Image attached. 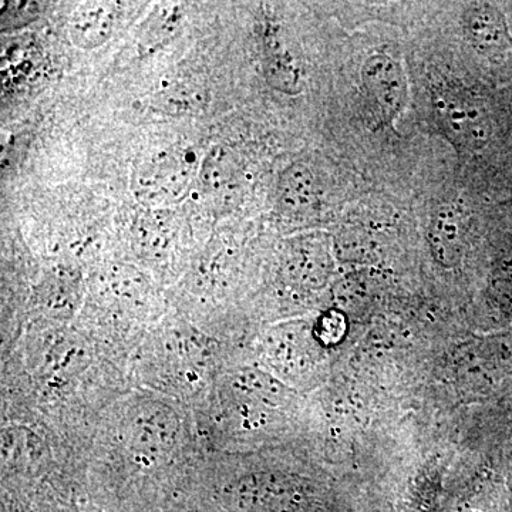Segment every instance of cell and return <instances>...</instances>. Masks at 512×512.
I'll return each mask as SVG.
<instances>
[{
	"label": "cell",
	"instance_id": "cell-1",
	"mask_svg": "<svg viewBox=\"0 0 512 512\" xmlns=\"http://www.w3.org/2000/svg\"><path fill=\"white\" fill-rule=\"evenodd\" d=\"M190 441L183 414L161 397L137 394L120 402L109 423V446L123 466H173Z\"/></svg>",
	"mask_w": 512,
	"mask_h": 512
},
{
	"label": "cell",
	"instance_id": "cell-2",
	"mask_svg": "<svg viewBox=\"0 0 512 512\" xmlns=\"http://www.w3.org/2000/svg\"><path fill=\"white\" fill-rule=\"evenodd\" d=\"M221 349L191 330H171L141 348L138 375L154 390L180 399L200 400L224 370Z\"/></svg>",
	"mask_w": 512,
	"mask_h": 512
},
{
	"label": "cell",
	"instance_id": "cell-3",
	"mask_svg": "<svg viewBox=\"0 0 512 512\" xmlns=\"http://www.w3.org/2000/svg\"><path fill=\"white\" fill-rule=\"evenodd\" d=\"M433 107L441 131L464 150H481L493 136L490 113L483 100L463 87L437 90Z\"/></svg>",
	"mask_w": 512,
	"mask_h": 512
},
{
	"label": "cell",
	"instance_id": "cell-4",
	"mask_svg": "<svg viewBox=\"0 0 512 512\" xmlns=\"http://www.w3.org/2000/svg\"><path fill=\"white\" fill-rule=\"evenodd\" d=\"M222 504L237 512L291 511L302 497L291 481L274 474L254 473L221 485Z\"/></svg>",
	"mask_w": 512,
	"mask_h": 512
},
{
	"label": "cell",
	"instance_id": "cell-5",
	"mask_svg": "<svg viewBox=\"0 0 512 512\" xmlns=\"http://www.w3.org/2000/svg\"><path fill=\"white\" fill-rule=\"evenodd\" d=\"M192 165L180 151H161L141 165L134 174V190L141 201L164 204L180 197L188 187Z\"/></svg>",
	"mask_w": 512,
	"mask_h": 512
},
{
	"label": "cell",
	"instance_id": "cell-6",
	"mask_svg": "<svg viewBox=\"0 0 512 512\" xmlns=\"http://www.w3.org/2000/svg\"><path fill=\"white\" fill-rule=\"evenodd\" d=\"M362 87L372 109L384 121H393L406 109L409 87L402 64L386 53H376L362 67Z\"/></svg>",
	"mask_w": 512,
	"mask_h": 512
},
{
	"label": "cell",
	"instance_id": "cell-7",
	"mask_svg": "<svg viewBox=\"0 0 512 512\" xmlns=\"http://www.w3.org/2000/svg\"><path fill=\"white\" fill-rule=\"evenodd\" d=\"M332 274V251L325 238L318 235L296 238L286 248L284 275L292 285L316 291L328 284Z\"/></svg>",
	"mask_w": 512,
	"mask_h": 512
},
{
	"label": "cell",
	"instance_id": "cell-8",
	"mask_svg": "<svg viewBox=\"0 0 512 512\" xmlns=\"http://www.w3.org/2000/svg\"><path fill=\"white\" fill-rule=\"evenodd\" d=\"M464 36L488 60L504 59L512 49V36L503 13L488 3H473L463 13Z\"/></svg>",
	"mask_w": 512,
	"mask_h": 512
},
{
	"label": "cell",
	"instance_id": "cell-9",
	"mask_svg": "<svg viewBox=\"0 0 512 512\" xmlns=\"http://www.w3.org/2000/svg\"><path fill=\"white\" fill-rule=\"evenodd\" d=\"M467 221L463 208L444 202L431 212L427 225L430 254L443 268H454L461 262L466 248Z\"/></svg>",
	"mask_w": 512,
	"mask_h": 512
},
{
	"label": "cell",
	"instance_id": "cell-10",
	"mask_svg": "<svg viewBox=\"0 0 512 512\" xmlns=\"http://www.w3.org/2000/svg\"><path fill=\"white\" fill-rule=\"evenodd\" d=\"M265 357L268 363L285 376L298 377L311 366L313 342L301 326H281L265 339Z\"/></svg>",
	"mask_w": 512,
	"mask_h": 512
},
{
	"label": "cell",
	"instance_id": "cell-11",
	"mask_svg": "<svg viewBox=\"0 0 512 512\" xmlns=\"http://www.w3.org/2000/svg\"><path fill=\"white\" fill-rule=\"evenodd\" d=\"M279 211L293 220L311 217L319 210L318 180L308 165L293 163L282 171L278 181Z\"/></svg>",
	"mask_w": 512,
	"mask_h": 512
},
{
	"label": "cell",
	"instance_id": "cell-12",
	"mask_svg": "<svg viewBox=\"0 0 512 512\" xmlns=\"http://www.w3.org/2000/svg\"><path fill=\"white\" fill-rule=\"evenodd\" d=\"M114 20H116V9L113 3H82L70 18V40L79 49H97L110 39Z\"/></svg>",
	"mask_w": 512,
	"mask_h": 512
},
{
	"label": "cell",
	"instance_id": "cell-13",
	"mask_svg": "<svg viewBox=\"0 0 512 512\" xmlns=\"http://www.w3.org/2000/svg\"><path fill=\"white\" fill-rule=\"evenodd\" d=\"M131 232L137 254L147 261H160L171 247L173 222L165 212H146L137 218Z\"/></svg>",
	"mask_w": 512,
	"mask_h": 512
},
{
	"label": "cell",
	"instance_id": "cell-14",
	"mask_svg": "<svg viewBox=\"0 0 512 512\" xmlns=\"http://www.w3.org/2000/svg\"><path fill=\"white\" fill-rule=\"evenodd\" d=\"M265 43V73L269 84L282 93H301L303 86L301 63L278 37L269 35Z\"/></svg>",
	"mask_w": 512,
	"mask_h": 512
},
{
	"label": "cell",
	"instance_id": "cell-15",
	"mask_svg": "<svg viewBox=\"0 0 512 512\" xmlns=\"http://www.w3.org/2000/svg\"><path fill=\"white\" fill-rule=\"evenodd\" d=\"M237 163L224 147H217L202 161L200 181L202 188L210 194L221 195L234 187Z\"/></svg>",
	"mask_w": 512,
	"mask_h": 512
},
{
	"label": "cell",
	"instance_id": "cell-16",
	"mask_svg": "<svg viewBox=\"0 0 512 512\" xmlns=\"http://www.w3.org/2000/svg\"><path fill=\"white\" fill-rule=\"evenodd\" d=\"M205 101H207V94L204 89L191 80H177L163 87V90L157 94L158 107L174 116L194 113L205 106Z\"/></svg>",
	"mask_w": 512,
	"mask_h": 512
},
{
	"label": "cell",
	"instance_id": "cell-17",
	"mask_svg": "<svg viewBox=\"0 0 512 512\" xmlns=\"http://www.w3.org/2000/svg\"><path fill=\"white\" fill-rule=\"evenodd\" d=\"M181 10L177 6L160 8L150 16L146 26L141 30L140 50L141 52H154L158 47L173 39L178 28H180Z\"/></svg>",
	"mask_w": 512,
	"mask_h": 512
},
{
	"label": "cell",
	"instance_id": "cell-18",
	"mask_svg": "<svg viewBox=\"0 0 512 512\" xmlns=\"http://www.w3.org/2000/svg\"><path fill=\"white\" fill-rule=\"evenodd\" d=\"M39 15L40 5L36 2H2L0 8L3 30L22 28Z\"/></svg>",
	"mask_w": 512,
	"mask_h": 512
},
{
	"label": "cell",
	"instance_id": "cell-19",
	"mask_svg": "<svg viewBox=\"0 0 512 512\" xmlns=\"http://www.w3.org/2000/svg\"><path fill=\"white\" fill-rule=\"evenodd\" d=\"M346 332V318L342 312L333 311L326 312L322 318L319 319L318 325L313 330L318 342L325 343V345H332V343L339 342Z\"/></svg>",
	"mask_w": 512,
	"mask_h": 512
}]
</instances>
